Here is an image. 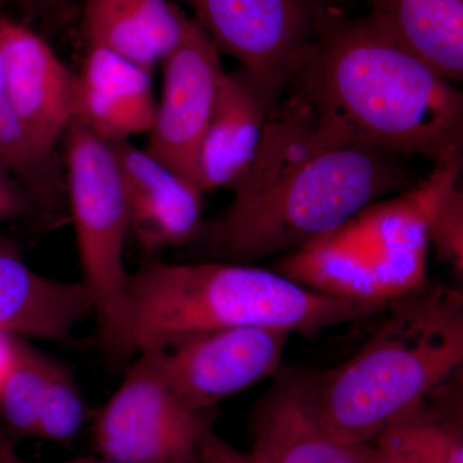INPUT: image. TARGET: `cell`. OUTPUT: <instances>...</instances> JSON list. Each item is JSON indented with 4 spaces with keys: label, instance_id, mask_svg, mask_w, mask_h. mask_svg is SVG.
<instances>
[{
    "label": "cell",
    "instance_id": "cell-1",
    "mask_svg": "<svg viewBox=\"0 0 463 463\" xmlns=\"http://www.w3.org/2000/svg\"><path fill=\"white\" fill-rule=\"evenodd\" d=\"M286 91L230 205L194 241L209 260L252 265L285 257L389 194L416 188L398 156L332 141L306 100Z\"/></svg>",
    "mask_w": 463,
    "mask_h": 463
},
{
    "label": "cell",
    "instance_id": "cell-2",
    "mask_svg": "<svg viewBox=\"0 0 463 463\" xmlns=\"http://www.w3.org/2000/svg\"><path fill=\"white\" fill-rule=\"evenodd\" d=\"M288 90L306 100L332 141L434 164L462 161V91L373 18L326 3Z\"/></svg>",
    "mask_w": 463,
    "mask_h": 463
},
{
    "label": "cell",
    "instance_id": "cell-3",
    "mask_svg": "<svg viewBox=\"0 0 463 463\" xmlns=\"http://www.w3.org/2000/svg\"><path fill=\"white\" fill-rule=\"evenodd\" d=\"M377 331L331 370L307 371L319 419L341 443H373L386 423L463 364L461 288L426 281L390 301Z\"/></svg>",
    "mask_w": 463,
    "mask_h": 463
},
{
    "label": "cell",
    "instance_id": "cell-4",
    "mask_svg": "<svg viewBox=\"0 0 463 463\" xmlns=\"http://www.w3.org/2000/svg\"><path fill=\"white\" fill-rule=\"evenodd\" d=\"M136 353L183 335L233 327L279 328L312 337L368 319L386 306L322 294L251 264L154 260L128 281Z\"/></svg>",
    "mask_w": 463,
    "mask_h": 463
},
{
    "label": "cell",
    "instance_id": "cell-5",
    "mask_svg": "<svg viewBox=\"0 0 463 463\" xmlns=\"http://www.w3.org/2000/svg\"><path fill=\"white\" fill-rule=\"evenodd\" d=\"M430 249L421 185L365 207L279 259L276 272L307 288L386 306L428 281Z\"/></svg>",
    "mask_w": 463,
    "mask_h": 463
},
{
    "label": "cell",
    "instance_id": "cell-6",
    "mask_svg": "<svg viewBox=\"0 0 463 463\" xmlns=\"http://www.w3.org/2000/svg\"><path fill=\"white\" fill-rule=\"evenodd\" d=\"M62 142L81 282L93 298L103 350L109 361L120 364L137 354L128 297L129 273L124 264L130 232L123 174L109 142L76 118Z\"/></svg>",
    "mask_w": 463,
    "mask_h": 463
},
{
    "label": "cell",
    "instance_id": "cell-7",
    "mask_svg": "<svg viewBox=\"0 0 463 463\" xmlns=\"http://www.w3.org/2000/svg\"><path fill=\"white\" fill-rule=\"evenodd\" d=\"M219 53L234 58L276 105L315 41L325 0H181Z\"/></svg>",
    "mask_w": 463,
    "mask_h": 463
},
{
    "label": "cell",
    "instance_id": "cell-8",
    "mask_svg": "<svg viewBox=\"0 0 463 463\" xmlns=\"http://www.w3.org/2000/svg\"><path fill=\"white\" fill-rule=\"evenodd\" d=\"M213 413L194 412L169 389L152 350L137 354L99 411L93 440L102 458L123 463H203L201 434Z\"/></svg>",
    "mask_w": 463,
    "mask_h": 463
},
{
    "label": "cell",
    "instance_id": "cell-9",
    "mask_svg": "<svg viewBox=\"0 0 463 463\" xmlns=\"http://www.w3.org/2000/svg\"><path fill=\"white\" fill-rule=\"evenodd\" d=\"M291 334L279 328L233 327L183 335L152 350L175 398L194 412L214 411L281 368Z\"/></svg>",
    "mask_w": 463,
    "mask_h": 463
},
{
    "label": "cell",
    "instance_id": "cell-10",
    "mask_svg": "<svg viewBox=\"0 0 463 463\" xmlns=\"http://www.w3.org/2000/svg\"><path fill=\"white\" fill-rule=\"evenodd\" d=\"M161 65L163 91L145 151L197 187L200 146L225 72L221 53L190 17L182 42Z\"/></svg>",
    "mask_w": 463,
    "mask_h": 463
},
{
    "label": "cell",
    "instance_id": "cell-11",
    "mask_svg": "<svg viewBox=\"0 0 463 463\" xmlns=\"http://www.w3.org/2000/svg\"><path fill=\"white\" fill-rule=\"evenodd\" d=\"M0 61L12 108L41 147L56 154L72 120L74 78L41 35L0 14Z\"/></svg>",
    "mask_w": 463,
    "mask_h": 463
},
{
    "label": "cell",
    "instance_id": "cell-12",
    "mask_svg": "<svg viewBox=\"0 0 463 463\" xmlns=\"http://www.w3.org/2000/svg\"><path fill=\"white\" fill-rule=\"evenodd\" d=\"M123 174L129 232L145 252L187 245L203 232V194L130 141L109 142Z\"/></svg>",
    "mask_w": 463,
    "mask_h": 463
},
{
    "label": "cell",
    "instance_id": "cell-13",
    "mask_svg": "<svg viewBox=\"0 0 463 463\" xmlns=\"http://www.w3.org/2000/svg\"><path fill=\"white\" fill-rule=\"evenodd\" d=\"M272 377L250 416L251 456L260 463H358L319 419L306 370L279 368Z\"/></svg>",
    "mask_w": 463,
    "mask_h": 463
},
{
    "label": "cell",
    "instance_id": "cell-14",
    "mask_svg": "<svg viewBox=\"0 0 463 463\" xmlns=\"http://www.w3.org/2000/svg\"><path fill=\"white\" fill-rule=\"evenodd\" d=\"M156 99L152 71L105 48L90 47L74 78L72 118L108 142L147 134Z\"/></svg>",
    "mask_w": 463,
    "mask_h": 463
},
{
    "label": "cell",
    "instance_id": "cell-15",
    "mask_svg": "<svg viewBox=\"0 0 463 463\" xmlns=\"http://www.w3.org/2000/svg\"><path fill=\"white\" fill-rule=\"evenodd\" d=\"M273 108L245 70L224 72L197 157V187L203 194L239 184Z\"/></svg>",
    "mask_w": 463,
    "mask_h": 463
},
{
    "label": "cell",
    "instance_id": "cell-16",
    "mask_svg": "<svg viewBox=\"0 0 463 463\" xmlns=\"http://www.w3.org/2000/svg\"><path fill=\"white\" fill-rule=\"evenodd\" d=\"M94 313L83 282L50 279L27 267L20 251L0 252V332L23 340L66 341Z\"/></svg>",
    "mask_w": 463,
    "mask_h": 463
},
{
    "label": "cell",
    "instance_id": "cell-17",
    "mask_svg": "<svg viewBox=\"0 0 463 463\" xmlns=\"http://www.w3.org/2000/svg\"><path fill=\"white\" fill-rule=\"evenodd\" d=\"M190 17L170 0H85L90 47L154 71L182 42Z\"/></svg>",
    "mask_w": 463,
    "mask_h": 463
},
{
    "label": "cell",
    "instance_id": "cell-18",
    "mask_svg": "<svg viewBox=\"0 0 463 463\" xmlns=\"http://www.w3.org/2000/svg\"><path fill=\"white\" fill-rule=\"evenodd\" d=\"M462 367L392 417L373 441L412 463H463Z\"/></svg>",
    "mask_w": 463,
    "mask_h": 463
},
{
    "label": "cell",
    "instance_id": "cell-19",
    "mask_svg": "<svg viewBox=\"0 0 463 463\" xmlns=\"http://www.w3.org/2000/svg\"><path fill=\"white\" fill-rule=\"evenodd\" d=\"M367 16L452 83L463 78V0H365Z\"/></svg>",
    "mask_w": 463,
    "mask_h": 463
},
{
    "label": "cell",
    "instance_id": "cell-20",
    "mask_svg": "<svg viewBox=\"0 0 463 463\" xmlns=\"http://www.w3.org/2000/svg\"><path fill=\"white\" fill-rule=\"evenodd\" d=\"M0 161L33 194L42 210L54 213L66 194L65 175H61L56 154L41 147L27 133L12 108L3 81L0 61Z\"/></svg>",
    "mask_w": 463,
    "mask_h": 463
},
{
    "label": "cell",
    "instance_id": "cell-21",
    "mask_svg": "<svg viewBox=\"0 0 463 463\" xmlns=\"http://www.w3.org/2000/svg\"><path fill=\"white\" fill-rule=\"evenodd\" d=\"M57 364L16 337L14 364L0 389V425L14 443L35 435L43 395Z\"/></svg>",
    "mask_w": 463,
    "mask_h": 463
},
{
    "label": "cell",
    "instance_id": "cell-22",
    "mask_svg": "<svg viewBox=\"0 0 463 463\" xmlns=\"http://www.w3.org/2000/svg\"><path fill=\"white\" fill-rule=\"evenodd\" d=\"M462 161L435 164L434 172L421 185L430 246L439 260L463 276V192L459 187Z\"/></svg>",
    "mask_w": 463,
    "mask_h": 463
},
{
    "label": "cell",
    "instance_id": "cell-23",
    "mask_svg": "<svg viewBox=\"0 0 463 463\" xmlns=\"http://www.w3.org/2000/svg\"><path fill=\"white\" fill-rule=\"evenodd\" d=\"M85 402L71 373L57 364L43 395L33 438L43 440H71L85 421Z\"/></svg>",
    "mask_w": 463,
    "mask_h": 463
},
{
    "label": "cell",
    "instance_id": "cell-24",
    "mask_svg": "<svg viewBox=\"0 0 463 463\" xmlns=\"http://www.w3.org/2000/svg\"><path fill=\"white\" fill-rule=\"evenodd\" d=\"M39 213H42L41 206L33 194L0 161V224L35 216Z\"/></svg>",
    "mask_w": 463,
    "mask_h": 463
},
{
    "label": "cell",
    "instance_id": "cell-25",
    "mask_svg": "<svg viewBox=\"0 0 463 463\" xmlns=\"http://www.w3.org/2000/svg\"><path fill=\"white\" fill-rule=\"evenodd\" d=\"M199 452L203 463H260L251 453L242 452L219 437L213 425L207 426L201 434Z\"/></svg>",
    "mask_w": 463,
    "mask_h": 463
},
{
    "label": "cell",
    "instance_id": "cell-26",
    "mask_svg": "<svg viewBox=\"0 0 463 463\" xmlns=\"http://www.w3.org/2000/svg\"><path fill=\"white\" fill-rule=\"evenodd\" d=\"M350 447L358 463H412L404 457L392 450L383 449L376 444L359 443L352 444Z\"/></svg>",
    "mask_w": 463,
    "mask_h": 463
},
{
    "label": "cell",
    "instance_id": "cell-27",
    "mask_svg": "<svg viewBox=\"0 0 463 463\" xmlns=\"http://www.w3.org/2000/svg\"><path fill=\"white\" fill-rule=\"evenodd\" d=\"M14 355H16V337H11L0 332V389L14 364Z\"/></svg>",
    "mask_w": 463,
    "mask_h": 463
},
{
    "label": "cell",
    "instance_id": "cell-28",
    "mask_svg": "<svg viewBox=\"0 0 463 463\" xmlns=\"http://www.w3.org/2000/svg\"><path fill=\"white\" fill-rule=\"evenodd\" d=\"M0 463H25L18 456L14 441H0Z\"/></svg>",
    "mask_w": 463,
    "mask_h": 463
},
{
    "label": "cell",
    "instance_id": "cell-29",
    "mask_svg": "<svg viewBox=\"0 0 463 463\" xmlns=\"http://www.w3.org/2000/svg\"><path fill=\"white\" fill-rule=\"evenodd\" d=\"M26 7H50L57 3L65 2V0H14Z\"/></svg>",
    "mask_w": 463,
    "mask_h": 463
},
{
    "label": "cell",
    "instance_id": "cell-30",
    "mask_svg": "<svg viewBox=\"0 0 463 463\" xmlns=\"http://www.w3.org/2000/svg\"><path fill=\"white\" fill-rule=\"evenodd\" d=\"M62 463H123V462L109 461V459H105V458H93V457H80V458L70 459V461H66V462H62Z\"/></svg>",
    "mask_w": 463,
    "mask_h": 463
},
{
    "label": "cell",
    "instance_id": "cell-31",
    "mask_svg": "<svg viewBox=\"0 0 463 463\" xmlns=\"http://www.w3.org/2000/svg\"><path fill=\"white\" fill-rule=\"evenodd\" d=\"M18 251V248L12 241L0 237V252Z\"/></svg>",
    "mask_w": 463,
    "mask_h": 463
},
{
    "label": "cell",
    "instance_id": "cell-32",
    "mask_svg": "<svg viewBox=\"0 0 463 463\" xmlns=\"http://www.w3.org/2000/svg\"><path fill=\"white\" fill-rule=\"evenodd\" d=\"M5 440H11V439H9L7 435H5V430H3L2 425H0V441Z\"/></svg>",
    "mask_w": 463,
    "mask_h": 463
},
{
    "label": "cell",
    "instance_id": "cell-33",
    "mask_svg": "<svg viewBox=\"0 0 463 463\" xmlns=\"http://www.w3.org/2000/svg\"><path fill=\"white\" fill-rule=\"evenodd\" d=\"M0 5H2V0H0Z\"/></svg>",
    "mask_w": 463,
    "mask_h": 463
}]
</instances>
